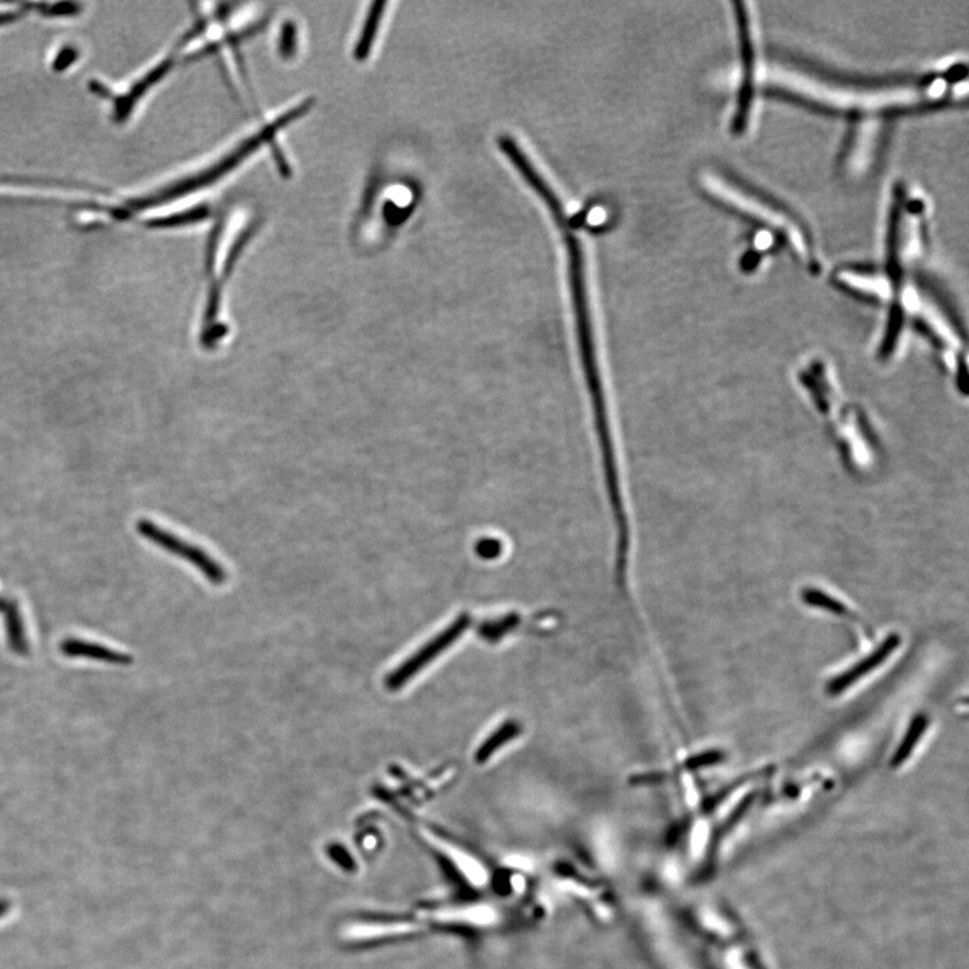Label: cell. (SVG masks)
<instances>
[{"label":"cell","instance_id":"ba28073f","mask_svg":"<svg viewBox=\"0 0 969 969\" xmlns=\"http://www.w3.org/2000/svg\"><path fill=\"white\" fill-rule=\"evenodd\" d=\"M901 644V637L898 634H890L881 645L871 655L867 656L866 659L859 661L854 667L848 669V671L842 673V675L836 676L834 680L831 681L827 686V692L830 695H839L846 691L848 687L855 684L856 681L862 679L867 673L874 671L875 668L879 667L886 661L887 657L891 655Z\"/></svg>","mask_w":969,"mask_h":969},{"label":"cell","instance_id":"ffe728a7","mask_svg":"<svg viewBox=\"0 0 969 969\" xmlns=\"http://www.w3.org/2000/svg\"><path fill=\"white\" fill-rule=\"evenodd\" d=\"M7 909H9V906L5 902H0V914L5 913Z\"/></svg>","mask_w":969,"mask_h":969},{"label":"cell","instance_id":"8992f818","mask_svg":"<svg viewBox=\"0 0 969 969\" xmlns=\"http://www.w3.org/2000/svg\"><path fill=\"white\" fill-rule=\"evenodd\" d=\"M498 146H500L502 153L507 155L512 165L516 167V170L519 171L524 181L531 186L533 192L542 198L544 204L550 209L552 217H554L555 223L558 224L560 231L563 232L571 228L563 202L556 196L554 189L543 178V175L536 170L535 165H533L528 155L524 153V150L521 149L519 143L512 136L502 135L498 138Z\"/></svg>","mask_w":969,"mask_h":969},{"label":"cell","instance_id":"2e32d148","mask_svg":"<svg viewBox=\"0 0 969 969\" xmlns=\"http://www.w3.org/2000/svg\"><path fill=\"white\" fill-rule=\"evenodd\" d=\"M801 597H803V601L809 606L825 610V612H830L835 614V616H850V610H848L842 602H839L838 599L832 598L831 595L825 594L824 591L817 589H805Z\"/></svg>","mask_w":969,"mask_h":969},{"label":"cell","instance_id":"277c9868","mask_svg":"<svg viewBox=\"0 0 969 969\" xmlns=\"http://www.w3.org/2000/svg\"><path fill=\"white\" fill-rule=\"evenodd\" d=\"M734 6L739 46H741L742 75L731 131L734 134L741 135L749 126L751 108H753L754 84H756V50H754L753 31H751L750 15L747 13L746 3L737 2L734 3Z\"/></svg>","mask_w":969,"mask_h":969},{"label":"cell","instance_id":"d6986e66","mask_svg":"<svg viewBox=\"0 0 969 969\" xmlns=\"http://www.w3.org/2000/svg\"><path fill=\"white\" fill-rule=\"evenodd\" d=\"M477 550L482 558L490 559L500 554L501 547L497 540H484L478 544Z\"/></svg>","mask_w":969,"mask_h":969},{"label":"cell","instance_id":"6da1fadb","mask_svg":"<svg viewBox=\"0 0 969 969\" xmlns=\"http://www.w3.org/2000/svg\"><path fill=\"white\" fill-rule=\"evenodd\" d=\"M764 79L777 91L809 103L858 114L929 107L943 103L952 91L947 79H933L924 84L865 85L825 79L781 64L768 66Z\"/></svg>","mask_w":969,"mask_h":969},{"label":"cell","instance_id":"7a4b0ae2","mask_svg":"<svg viewBox=\"0 0 969 969\" xmlns=\"http://www.w3.org/2000/svg\"><path fill=\"white\" fill-rule=\"evenodd\" d=\"M314 101L311 99L301 100L291 105L283 112H279L271 120H267L255 131L233 143L227 150L223 151L205 162L204 165L196 167L189 173L182 175L170 184L162 186L149 196L136 198L128 204V212H140L157 206L169 204V202L181 200L209 190L213 186L219 185L225 178L231 177L236 170L241 169L248 161L255 158L267 146H270L276 136L284 131V128L293 126L299 119L309 114Z\"/></svg>","mask_w":969,"mask_h":969},{"label":"cell","instance_id":"3957f363","mask_svg":"<svg viewBox=\"0 0 969 969\" xmlns=\"http://www.w3.org/2000/svg\"><path fill=\"white\" fill-rule=\"evenodd\" d=\"M703 185L710 196L722 202L726 208L733 209L734 212L741 213L776 232L805 266L812 270L819 267L811 233L795 214L788 212L769 198L761 196L760 193L739 184L723 171L722 173L715 170L708 171L704 174Z\"/></svg>","mask_w":969,"mask_h":969},{"label":"cell","instance_id":"9a60e30c","mask_svg":"<svg viewBox=\"0 0 969 969\" xmlns=\"http://www.w3.org/2000/svg\"><path fill=\"white\" fill-rule=\"evenodd\" d=\"M208 217L209 209L206 206H196V208L185 210V212L174 214V216L150 221L149 224L150 227L154 228L184 227V225L202 223Z\"/></svg>","mask_w":969,"mask_h":969},{"label":"cell","instance_id":"ac0fdd59","mask_svg":"<svg viewBox=\"0 0 969 969\" xmlns=\"http://www.w3.org/2000/svg\"><path fill=\"white\" fill-rule=\"evenodd\" d=\"M725 760V753L718 750L707 751V753L699 754V756L692 757L691 760L687 761L688 769H699L706 768V766H712L716 764H721Z\"/></svg>","mask_w":969,"mask_h":969},{"label":"cell","instance_id":"52a82bcc","mask_svg":"<svg viewBox=\"0 0 969 969\" xmlns=\"http://www.w3.org/2000/svg\"><path fill=\"white\" fill-rule=\"evenodd\" d=\"M469 622L470 620L468 616L459 617L454 624H451L449 628L443 630L442 633H439L437 637L433 638V640L428 641L427 644L424 645L422 649H419L418 652L414 653L410 659H407L402 665H400V667L396 668L395 671L389 673L387 680H385V687H387L389 691H398L403 686H406L408 681L412 680V677H414L416 673L422 671L426 665L437 659L441 653L445 652L451 644H454V642L461 637V634L468 629Z\"/></svg>","mask_w":969,"mask_h":969},{"label":"cell","instance_id":"5bb4252c","mask_svg":"<svg viewBox=\"0 0 969 969\" xmlns=\"http://www.w3.org/2000/svg\"><path fill=\"white\" fill-rule=\"evenodd\" d=\"M520 733L519 723L507 722L504 723L497 731H494L492 735L484 742V745L480 747L477 751L476 760L478 764L488 761L490 757L500 750L505 743L512 741L513 738L517 737Z\"/></svg>","mask_w":969,"mask_h":969},{"label":"cell","instance_id":"4fadbf2b","mask_svg":"<svg viewBox=\"0 0 969 969\" xmlns=\"http://www.w3.org/2000/svg\"><path fill=\"white\" fill-rule=\"evenodd\" d=\"M928 723V718L922 714L917 715L916 718L913 719L912 723H910L908 733H906L904 739H902L901 745L898 746L893 758H891L890 765L893 766V768H898V766L904 764V762L908 760L910 756H912L914 747H916L917 743L920 742L926 727H928Z\"/></svg>","mask_w":969,"mask_h":969},{"label":"cell","instance_id":"e0dca14e","mask_svg":"<svg viewBox=\"0 0 969 969\" xmlns=\"http://www.w3.org/2000/svg\"><path fill=\"white\" fill-rule=\"evenodd\" d=\"M517 621H519V618L516 616H509L502 618L500 621L492 622V624L484 625L481 629V636L492 641L498 640L502 634L508 633L509 630L515 628Z\"/></svg>","mask_w":969,"mask_h":969},{"label":"cell","instance_id":"30bf717a","mask_svg":"<svg viewBox=\"0 0 969 969\" xmlns=\"http://www.w3.org/2000/svg\"><path fill=\"white\" fill-rule=\"evenodd\" d=\"M0 617L5 624L7 642L15 655L25 656L29 653L25 621L18 602L7 595H0Z\"/></svg>","mask_w":969,"mask_h":969},{"label":"cell","instance_id":"9c48e42d","mask_svg":"<svg viewBox=\"0 0 969 969\" xmlns=\"http://www.w3.org/2000/svg\"><path fill=\"white\" fill-rule=\"evenodd\" d=\"M60 652L69 659H85L111 665H130L132 663V657L127 653L115 651V649L96 644V642L81 640V638H68V640L62 641Z\"/></svg>","mask_w":969,"mask_h":969},{"label":"cell","instance_id":"7c38bea8","mask_svg":"<svg viewBox=\"0 0 969 969\" xmlns=\"http://www.w3.org/2000/svg\"><path fill=\"white\" fill-rule=\"evenodd\" d=\"M385 6H387L385 2L373 3L372 9L365 17L364 25L361 27L360 35H358L353 50V57L357 61L368 60L371 56L385 14Z\"/></svg>","mask_w":969,"mask_h":969},{"label":"cell","instance_id":"5b68a950","mask_svg":"<svg viewBox=\"0 0 969 969\" xmlns=\"http://www.w3.org/2000/svg\"><path fill=\"white\" fill-rule=\"evenodd\" d=\"M136 529H138L140 535L154 543L155 546L192 564L212 585L220 586L227 581L228 575L223 566L216 562L212 556L206 554L202 548L185 542L174 533L158 527L153 521L140 520L136 523Z\"/></svg>","mask_w":969,"mask_h":969},{"label":"cell","instance_id":"8fae6325","mask_svg":"<svg viewBox=\"0 0 969 969\" xmlns=\"http://www.w3.org/2000/svg\"><path fill=\"white\" fill-rule=\"evenodd\" d=\"M838 280L850 289L878 298H889L893 293V280L889 276L858 270L838 272Z\"/></svg>","mask_w":969,"mask_h":969}]
</instances>
